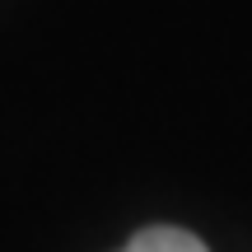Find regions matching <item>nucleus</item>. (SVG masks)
Instances as JSON below:
<instances>
[{
  "label": "nucleus",
  "mask_w": 252,
  "mask_h": 252,
  "mask_svg": "<svg viewBox=\"0 0 252 252\" xmlns=\"http://www.w3.org/2000/svg\"><path fill=\"white\" fill-rule=\"evenodd\" d=\"M122 252H210L196 234L187 229H173V224H154V229H140Z\"/></svg>",
  "instance_id": "f257e3e1"
}]
</instances>
